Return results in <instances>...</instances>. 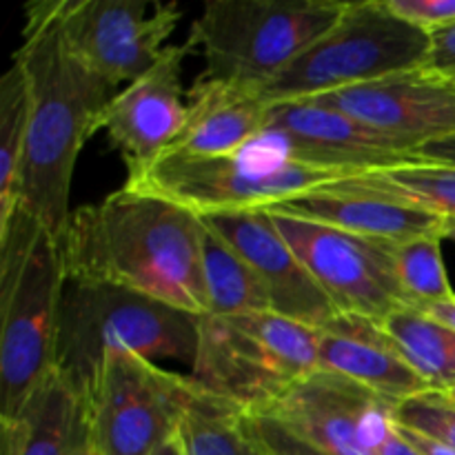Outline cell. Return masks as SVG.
<instances>
[{"instance_id":"obj_1","label":"cell","mask_w":455,"mask_h":455,"mask_svg":"<svg viewBox=\"0 0 455 455\" xmlns=\"http://www.w3.org/2000/svg\"><path fill=\"white\" fill-rule=\"evenodd\" d=\"M25 12V38L13 53L29 84V132L18 204L60 243L74 213L69 198L76 160L118 87L71 52L58 0H34Z\"/></svg>"},{"instance_id":"obj_2","label":"cell","mask_w":455,"mask_h":455,"mask_svg":"<svg viewBox=\"0 0 455 455\" xmlns=\"http://www.w3.org/2000/svg\"><path fill=\"white\" fill-rule=\"evenodd\" d=\"M198 213L127 185L71 213L65 274L118 284L198 318L209 314Z\"/></svg>"},{"instance_id":"obj_3","label":"cell","mask_w":455,"mask_h":455,"mask_svg":"<svg viewBox=\"0 0 455 455\" xmlns=\"http://www.w3.org/2000/svg\"><path fill=\"white\" fill-rule=\"evenodd\" d=\"M200 318L127 287L65 274L58 305L53 371L83 407L107 358L118 351L147 360H180L194 369Z\"/></svg>"},{"instance_id":"obj_4","label":"cell","mask_w":455,"mask_h":455,"mask_svg":"<svg viewBox=\"0 0 455 455\" xmlns=\"http://www.w3.org/2000/svg\"><path fill=\"white\" fill-rule=\"evenodd\" d=\"M62 247L20 204L0 225V420H13L52 373Z\"/></svg>"},{"instance_id":"obj_5","label":"cell","mask_w":455,"mask_h":455,"mask_svg":"<svg viewBox=\"0 0 455 455\" xmlns=\"http://www.w3.org/2000/svg\"><path fill=\"white\" fill-rule=\"evenodd\" d=\"M318 369V329L274 311L203 315L189 378L244 413H265Z\"/></svg>"},{"instance_id":"obj_6","label":"cell","mask_w":455,"mask_h":455,"mask_svg":"<svg viewBox=\"0 0 455 455\" xmlns=\"http://www.w3.org/2000/svg\"><path fill=\"white\" fill-rule=\"evenodd\" d=\"M340 0H213L189 31L203 78L258 92L287 69L345 12Z\"/></svg>"},{"instance_id":"obj_7","label":"cell","mask_w":455,"mask_h":455,"mask_svg":"<svg viewBox=\"0 0 455 455\" xmlns=\"http://www.w3.org/2000/svg\"><path fill=\"white\" fill-rule=\"evenodd\" d=\"M429 49L431 34L391 12L387 0L347 3L342 16L258 96L278 105L373 83L425 67Z\"/></svg>"},{"instance_id":"obj_8","label":"cell","mask_w":455,"mask_h":455,"mask_svg":"<svg viewBox=\"0 0 455 455\" xmlns=\"http://www.w3.org/2000/svg\"><path fill=\"white\" fill-rule=\"evenodd\" d=\"M340 178L347 176L287 160L260 138L231 156L167 151L145 172L129 176L124 185L207 218L275 207Z\"/></svg>"},{"instance_id":"obj_9","label":"cell","mask_w":455,"mask_h":455,"mask_svg":"<svg viewBox=\"0 0 455 455\" xmlns=\"http://www.w3.org/2000/svg\"><path fill=\"white\" fill-rule=\"evenodd\" d=\"M198 391L189 376L160 369L154 360L111 354L84 404L92 453L156 455L178 438Z\"/></svg>"},{"instance_id":"obj_10","label":"cell","mask_w":455,"mask_h":455,"mask_svg":"<svg viewBox=\"0 0 455 455\" xmlns=\"http://www.w3.org/2000/svg\"><path fill=\"white\" fill-rule=\"evenodd\" d=\"M275 227L323 287L338 314L382 323L411 307L395 265V244L267 209Z\"/></svg>"},{"instance_id":"obj_11","label":"cell","mask_w":455,"mask_h":455,"mask_svg":"<svg viewBox=\"0 0 455 455\" xmlns=\"http://www.w3.org/2000/svg\"><path fill=\"white\" fill-rule=\"evenodd\" d=\"M71 52L116 87L154 69L182 12L178 4L145 0H58Z\"/></svg>"},{"instance_id":"obj_12","label":"cell","mask_w":455,"mask_h":455,"mask_svg":"<svg viewBox=\"0 0 455 455\" xmlns=\"http://www.w3.org/2000/svg\"><path fill=\"white\" fill-rule=\"evenodd\" d=\"M395 407L340 373L315 369L262 416L331 455H380L395 429Z\"/></svg>"},{"instance_id":"obj_13","label":"cell","mask_w":455,"mask_h":455,"mask_svg":"<svg viewBox=\"0 0 455 455\" xmlns=\"http://www.w3.org/2000/svg\"><path fill=\"white\" fill-rule=\"evenodd\" d=\"M262 140L287 160L340 176L411 163L418 149L309 98L271 105Z\"/></svg>"},{"instance_id":"obj_14","label":"cell","mask_w":455,"mask_h":455,"mask_svg":"<svg viewBox=\"0 0 455 455\" xmlns=\"http://www.w3.org/2000/svg\"><path fill=\"white\" fill-rule=\"evenodd\" d=\"M191 52L189 40L169 44L163 60L116 93L98 118L96 132L102 129L123 154L129 176L145 172L172 151L185 129L189 92L182 87V67Z\"/></svg>"},{"instance_id":"obj_15","label":"cell","mask_w":455,"mask_h":455,"mask_svg":"<svg viewBox=\"0 0 455 455\" xmlns=\"http://www.w3.org/2000/svg\"><path fill=\"white\" fill-rule=\"evenodd\" d=\"M309 100L411 142L418 149L427 142L455 136V80L434 74L427 67L323 93Z\"/></svg>"},{"instance_id":"obj_16","label":"cell","mask_w":455,"mask_h":455,"mask_svg":"<svg viewBox=\"0 0 455 455\" xmlns=\"http://www.w3.org/2000/svg\"><path fill=\"white\" fill-rule=\"evenodd\" d=\"M203 220L251 265L269 293L274 314L314 329L336 318L333 302L289 247L267 209L220 213Z\"/></svg>"},{"instance_id":"obj_17","label":"cell","mask_w":455,"mask_h":455,"mask_svg":"<svg viewBox=\"0 0 455 455\" xmlns=\"http://www.w3.org/2000/svg\"><path fill=\"white\" fill-rule=\"evenodd\" d=\"M318 369L340 373L394 404L431 391L380 323L363 315L338 314L318 329Z\"/></svg>"},{"instance_id":"obj_18","label":"cell","mask_w":455,"mask_h":455,"mask_svg":"<svg viewBox=\"0 0 455 455\" xmlns=\"http://www.w3.org/2000/svg\"><path fill=\"white\" fill-rule=\"evenodd\" d=\"M189 116L172 151L196 156H231L260 140L271 105L258 92L200 76L189 89Z\"/></svg>"},{"instance_id":"obj_19","label":"cell","mask_w":455,"mask_h":455,"mask_svg":"<svg viewBox=\"0 0 455 455\" xmlns=\"http://www.w3.org/2000/svg\"><path fill=\"white\" fill-rule=\"evenodd\" d=\"M269 209L389 244H404L425 235H443L444 225V218L438 213L391 203L380 196L338 191L327 185Z\"/></svg>"},{"instance_id":"obj_20","label":"cell","mask_w":455,"mask_h":455,"mask_svg":"<svg viewBox=\"0 0 455 455\" xmlns=\"http://www.w3.org/2000/svg\"><path fill=\"white\" fill-rule=\"evenodd\" d=\"M3 455H92L83 403L52 369L13 420H0Z\"/></svg>"},{"instance_id":"obj_21","label":"cell","mask_w":455,"mask_h":455,"mask_svg":"<svg viewBox=\"0 0 455 455\" xmlns=\"http://www.w3.org/2000/svg\"><path fill=\"white\" fill-rule=\"evenodd\" d=\"M327 187L351 194L380 196L391 203L425 209L443 218L455 216V164L416 158L395 167L354 173L329 182Z\"/></svg>"},{"instance_id":"obj_22","label":"cell","mask_w":455,"mask_h":455,"mask_svg":"<svg viewBox=\"0 0 455 455\" xmlns=\"http://www.w3.org/2000/svg\"><path fill=\"white\" fill-rule=\"evenodd\" d=\"M431 391L455 389V331L425 311L404 307L380 323Z\"/></svg>"},{"instance_id":"obj_23","label":"cell","mask_w":455,"mask_h":455,"mask_svg":"<svg viewBox=\"0 0 455 455\" xmlns=\"http://www.w3.org/2000/svg\"><path fill=\"white\" fill-rule=\"evenodd\" d=\"M203 267L209 302L207 315L271 311L269 293L251 265L207 225L203 235Z\"/></svg>"},{"instance_id":"obj_24","label":"cell","mask_w":455,"mask_h":455,"mask_svg":"<svg viewBox=\"0 0 455 455\" xmlns=\"http://www.w3.org/2000/svg\"><path fill=\"white\" fill-rule=\"evenodd\" d=\"M243 418V409L200 389L182 420L178 443L185 455H267L247 434Z\"/></svg>"},{"instance_id":"obj_25","label":"cell","mask_w":455,"mask_h":455,"mask_svg":"<svg viewBox=\"0 0 455 455\" xmlns=\"http://www.w3.org/2000/svg\"><path fill=\"white\" fill-rule=\"evenodd\" d=\"M29 132V84L22 67L13 65L0 78V225L18 207V178Z\"/></svg>"},{"instance_id":"obj_26","label":"cell","mask_w":455,"mask_h":455,"mask_svg":"<svg viewBox=\"0 0 455 455\" xmlns=\"http://www.w3.org/2000/svg\"><path fill=\"white\" fill-rule=\"evenodd\" d=\"M443 235H425L411 243L395 244V265L400 283L413 309H427L438 302L455 300L443 260Z\"/></svg>"},{"instance_id":"obj_27","label":"cell","mask_w":455,"mask_h":455,"mask_svg":"<svg viewBox=\"0 0 455 455\" xmlns=\"http://www.w3.org/2000/svg\"><path fill=\"white\" fill-rule=\"evenodd\" d=\"M395 425L455 449V404L440 391L409 398L395 407Z\"/></svg>"},{"instance_id":"obj_28","label":"cell","mask_w":455,"mask_h":455,"mask_svg":"<svg viewBox=\"0 0 455 455\" xmlns=\"http://www.w3.org/2000/svg\"><path fill=\"white\" fill-rule=\"evenodd\" d=\"M244 429L265 449L267 455H331L315 444L307 443L300 435L289 431L278 420L262 413H244Z\"/></svg>"},{"instance_id":"obj_29","label":"cell","mask_w":455,"mask_h":455,"mask_svg":"<svg viewBox=\"0 0 455 455\" xmlns=\"http://www.w3.org/2000/svg\"><path fill=\"white\" fill-rule=\"evenodd\" d=\"M387 4L391 12L427 34L455 22V0H387Z\"/></svg>"},{"instance_id":"obj_30","label":"cell","mask_w":455,"mask_h":455,"mask_svg":"<svg viewBox=\"0 0 455 455\" xmlns=\"http://www.w3.org/2000/svg\"><path fill=\"white\" fill-rule=\"evenodd\" d=\"M425 67L434 74L455 80V22L431 34V49Z\"/></svg>"},{"instance_id":"obj_31","label":"cell","mask_w":455,"mask_h":455,"mask_svg":"<svg viewBox=\"0 0 455 455\" xmlns=\"http://www.w3.org/2000/svg\"><path fill=\"white\" fill-rule=\"evenodd\" d=\"M416 158L427 160V163L455 164V136L427 142V145H422L420 149H416Z\"/></svg>"},{"instance_id":"obj_32","label":"cell","mask_w":455,"mask_h":455,"mask_svg":"<svg viewBox=\"0 0 455 455\" xmlns=\"http://www.w3.org/2000/svg\"><path fill=\"white\" fill-rule=\"evenodd\" d=\"M398 431L403 434V438L407 440L409 444H413V447H416L422 455H455V449L438 443V440L427 438V435L416 434V431H411V429H404V427H400V425H398Z\"/></svg>"},{"instance_id":"obj_33","label":"cell","mask_w":455,"mask_h":455,"mask_svg":"<svg viewBox=\"0 0 455 455\" xmlns=\"http://www.w3.org/2000/svg\"><path fill=\"white\" fill-rule=\"evenodd\" d=\"M380 455H422V453L403 438V434L398 431V425H395V429L391 431V435L385 440V444H382Z\"/></svg>"},{"instance_id":"obj_34","label":"cell","mask_w":455,"mask_h":455,"mask_svg":"<svg viewBox=\"0 0 455 455\" xmlns=\"http://www.w3.org/2000/svg\"><path fill=\"white\" fill-rule=\"evenodd\" d=\"M422 311H425L427 315H431L434 320H438V323L447 324L449 329H453L455 331V300L438 302V305H431Z\"/></svg>"},{"instance_id":"obj_35","label":"cell","mask_w":455,"mask_h":455,"mask_svg":"<svg viewBox=\"0 0 455 455\" xmlns=\"http://www.w3.org/2000/svg\"><path fill=\"white\" fill-rule=\"evenodd\" d=\"M156 455H185V451H182L180 443H178V438H176V440H173V443L164 444V447L160 449V451L156 453Z\"/></svg>"},{"instance_id":"obj_36","label":"cell","mask_w":455,"mask_h":455,"mask_svg":"<svg viewBox=\"0 0 455 455\" xmlns=\"http://www.w3.org/2000/svg\"><path fill=\"white\" fill-rule=\"evenodd\" d=\"M443 235H444V238L455 240V216H453V218H444Z\"/></svg>"},{"instance_id":"obj_37","label":"cell","mask_w":455,"mask_h":455,"mask_svg":"<svg viewBox=\"0 0 455 455\" xmlns=\"http://www.w3.org/2000/svg\"><path fill=\"white\" fill-rule=\"evenodd\" d=\"M444 395H447L449 403H453V404H455V389H451V391H444Z\"/></svg>"},{"instance_id":"obj_38","label":"cell","mask_w":455,"mask_h":455,"mask_svg":"<svg viewBox=\"0 0 455 455\" xmlns=\"http://www.w3.org/2000/svg\"><path fill=\"white\" fill-rule=\"evenodd\" d=\"M92 455H93V453H92Z\"/></svg>"}]
</instances>
